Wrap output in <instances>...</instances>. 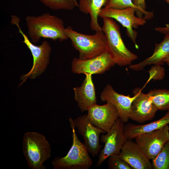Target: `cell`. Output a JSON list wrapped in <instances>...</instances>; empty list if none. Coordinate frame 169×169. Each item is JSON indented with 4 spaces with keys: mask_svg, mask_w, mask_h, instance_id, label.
Returning a JSON list of instances; mask_svg holds the SVG:
<instances>
[{
    "mask_svg": "<svg viewBox=\"0 0 169 169\" xmlns=\"http://www.w3.org/2000/svg\"><path fill=\"white\" fill-rule=\"evenodd\" d=\"M102 31L107 40L109 52L115 64L120 66L130 65L138 58L125 46L121 38L119 25L113 19L103 18Z\"/></svg>",
    "mask_w": 169,
    "mask_h": 169,
    "instance_id": "cell-3",
    "label": "cell"
},
{
    "mask_svg": "<svg viewBox=\"0 0 169 169\" xmlns=\"http://www.w3.org/2000/svg\"><path fill=\"white\" fill-rule=\"evenodd\" d=\"M28 34L32 42H38L41 38L63 41L68 39L64 32L62 20L46 13L38 16H28L25 18Z\"/></svg>",
    "mask_w": 169,
    "mask_h": 169,
    "instance_id": "cell-1",
    "label": "cell"
},
{
    "mask_svg": "<svg viewBox=\"0 0 169 169\" xmlns=\"http://www.w3.org/2000/svg\"><path fill=\"white\" fill-rule=\"evenodd\" d=\"M87 114L92 123L107 133L119 118L118 110L111 103L107 102L103 105L96 104L90 106Z\"/></svg>",
    "mask_w": 169,
    "mask_h": 169,
    "instance_id": "cell-12",
    "label": "cell"
},
{
    "mask_svg": "<svg viewBox=\"0 0 169 169\" xmlns=\"http://www.w3.org/2000/svg\"><path fill=\"white\" fill-rule=\"evenodd\" d=\"M133 97L125 95L116 92L112 86L107 84L101 93L100 97L103 102H109L117 109L119 118L124 123H127L129 119L131 104L137 96L136 93L133 92Z\"/></svg>",
    "mask_w": 169,
    "mask_h": 169,
    "instance_id": "cell-14",
    "label": "cell"
},
{
    "mask_svg": "<svg viewBox=\"0 0 169 169\" xmlns=\"http://www.w3.org/2000/svg\"><path fill=\"white\" fill-rule=\"evenodd\" d=\"M163 62H169V56L166 57L162 60Z\"/></svg>",
    "mask_w": 169,
    "mask_h": 169,
    "instance_id": "cell-28",
    "label": "cell"
},
{
    "mask_svg": "<svg viewBox=\"0 0 169 169\" xmlns=\"http://www.w3.org/2000/svg\"><path fill=\"white\" fill-rule=\"evenodd\" d=\"M119 157L134 169H153L150 159L136 142L127 140L123 145Z\"/></svg>",
    "mask_w": 169,
    "mask_h": 169,
    "instance_id": "cell-15",
    "label": "cell"
},
{
    "mask_svg": "<svg viewBox=\"0 0 169 169\" xmlns=\"http://www.w3.org/2000/svg\"><path fill=\"white\" fill-rule=\"evenodd\" d=\"M134 4L139 11L138 17L145 18L146 20L151 19L154 16L153 12L146 10V5L145 0H132Z\"/></svg>",
    "mask_w": 169,
    "mask_h": 169,
    "instance_id": "cell-25",
    "label": "cell"
},
{
    "mask_svg": "<svg viewBox=\"0 0 169 169\" xmlns=\"http://www.w3.org/2000/svg\"><path fill=\"white\" fill-rule=\"evenodd\" d=\"M124 123L119 118L105 135L101 136L100 140L105 144L100 151L96 166H100L110 156L119 155L128 140L124 134Z\"/></svg>",
    "mask_w": 169,
    "mask_h": 169,
    "instance_id": "cell-8",
    "label": "cell"
},
{
    "mask_svg": "<svg viewBox=\"0 0 169 169\" xmlns=\"http://www.w3.org/2000/svg\"><path fill=\"white\" fill-rule=\"evenodd\" d=\"M135 139L142 151L150 160H152L169 141V126L167 125L152 132L140 135Z\"/></svg>",
    "mask_w": 169,
    "mask_h": 169,
    "instance_id": "cell-9",
    "label": "cell"
},
{
    "mask_svg": "<svg viewBox=\"0 0 169 169\" xmlns=\"http://www.w3.org/2000/svg\"><path fill=\"white\" fill-rule=\"evenodd\" d=\"M147 94L158 110H169V90L154 89L150 90Z\"/></svg>",
    "mask_w": 169,
    "mask_h": 169,
    "instance_id": "cell-20",
    "label": "cell"
},
{
    "mask_svg": "<svg viewBox=\"0 0 169 169\" xmlns=\"http://www.w3.org/2000/svg\"><path fill=\"white\" fill-rule=\"evenodd\" d=\"M169 65V62L166 63Z\"/></svg>",
    "mask_w": 169,
    "mask_h": 169,
    "instance_id": "cell-29",
    "label": "cell"
},
{
    "mask_svg": "<svg viewBox=\"0 0 169 169\" xmlns=\"http://www.w3.org/2000/svg\"><path fill=\"white\" fill-rule=\"evenodd\" d=\"M169 124V110L161 119L145 125L128 123L125 125L124 134L128 140L135 139L138 136L159 129Z\"/></svg>",
    "mask_w": 169,
    "mask_h": 169,
    "instance_id": "cell-18",
    "label": "cell"
},
{
    "mask_svg": "<svg viewBox=\"0 0 169 169\" xmlns=\"http://www.w3.org/2000/svg\"><path fill=\"white\" fill-rule=\"evenodd\" d=\"M156 31L165 34L169 33V23L164 27H157L155 28Z\"/></svg>",
    "mask_w": 169,
    "mask_h": 169,
    "instance_id": "cell-27",
    "label": "cell"
},
{
    "mask_svg": "<svg viewBox=\"0 0 169 169\" xmlns=\"http://www.w3.org/2000/svg\"><path fill=\"white\" fill-rule=\"evenodd\" d=\"M129 7H133L136 9L135 13L136 16L138 17V9L134 4L132 0H108L107 4L104 8L122 9Z\"/></svg>",
    "mask_w": 169,
    "mask_h": 169,
    "instance_id": "cell-23",
    "label": "cell"
},
{
    "mask_svg": "<svg viewBox=\"0 0 169 169\" xmlns=\"http://www.w3.org/2000/svg\"><path fill=\"white\" fill-rule=\"evenodd\" d=\"M115 64L109 51L95 57L81 59L74 58L71 63L72 70L74 73L101 74Z\"/></svg>",
    "mask_w": 169,
    "mask_h": 169,
    "instance_id": "cell-10",
    "label": "cell"
},
{
    "mask_svg": "<svg viewBox=\"0 0 169 169\" xmlns=\"http://www.w3.org/2000/svg\"><path fill=\"white\" fill-rule=\"evenodd\" d=\"M148 72L150 76L148 82L152 79L154 80H161L165 76V69L160 65H154Z\"/></svg>",
    "mask_w": 169,
    "mask_h": 169,
    "instance_id": "cell-26",
    "label": "cell"
},
{
    "mask_svg": "<svg viewBox=\"0 0 169 169\" xmlns=\"http://www.w3.org/2000/svg\"><path fill=\"white\" fill-rule=\"evenodd\" d=\"M20 21V19L17 16H11V23L17 27L18 32L23 38L22 42L30 50L33 59L31 69L27 74L23 75L21 77L22 82L20 84H22L28 77L32 79H35L44 71L49 63L51 49L49 43L46 40L43 41L39 46L33 44L20 28L19 25Z\"/></svg>",
    "mask_w": 169,
    "mask_h": 169,
    "instance_id": "cell-6",
    "label": "cell"
},
{
    "mask_svg": "<svg viewBox=\"0 0 169 169\" xmlns=\"http://www.w3.org/2000/svg\"><path fill=\"white\" fill-rule=\"evenodd\" d=\"M154 169H169V141L156 157L152 160Z\"/></svg>",
    "mask_w": 169,
    "mask_h": 169,
    "instance_id": "cell-22",
    "label": "cell"
},
{
    "mask_svg": "<svg viewBox=\"0 0 169 169\" xmlns=\"http://www.w3.org/2000/svg\"><path fill=\"white\" fill-rule=\"evenodd\" d=\"M108 165L109 169H133L126 162L121 159L119 155H113L109 157Z\"/></svg>",
    "mask_w": 169,
    "mask_h": 169,
    "instance_id": "cell-24",
    "label": "cell"
},
{
    "mask_svg": "<svg viewBox=\"0 0 169 169\" xmlns=\"http://www.w3.org/2000/svg\"><path fill=\"white\" fill-rule=\"evenodd\" d=\"M136 9L133 7L118 9L102 8L100 10L99 17L103 18L108 17L115 19L126 29L127 35L138 49V46L136 42L137 32L133 29H136L140 26L144 25L146 20L135 15Z\"/></svg>",
    "mask_w": 169,
    "mask_h": 169,
    "instance_id": "cell-7",
    "label": "cell"
},
{
    "mask_svg": "<svg viewBox=\"0 0 169 169\" xmlns=\"http://www.w3.org/2000/svg\"><path fill=\"white\" fill-rule=\"evenodd\" d=\"M169 56V33L165 34L163 40L160 43H156L154 52L150 57L137 64L131 65L129 68L134 71L143 69L147 65H163V60Z\"/></svg>",
    "mask_w": 169,
    "mask_h": 169,
    "instance_id": "cell-17",
    "label": "cell"
},
{
    "mask_svg": "<svg viewBox=\"0 0 169 169\" xmlns=\"http://www.w3.org/2000/svg\"><path fill=\"white\" fill-rule=\"evenodd\" d=\"M108 0H79L78 8L79 11L90 17V27L96 32H103L98 22L100 11L108 3Z\"/></svg>",
    "mask_w": 169,
    "mask_h": 169,
    "instance_id": "cell-19",
    "label": "cell"
},
{
    "mask_svg": "<svg viewBox=\"0 0 169 169\" xmlns=\"http://www.w3.org/2000/svg\"><path fill=\"white\" fill-rule=\"evenodd\" d=\"M73 120L69 119L72 130V144L67 155L63 157H56L52 161L54 169H89L93 164L84 143L77 136Z\"/></svg>",
    "mask_w": 169,
    "mask_h": 169,
    "instance_id": "cell-5",
    "label": "cell"
},
{
    "mask_svg": "<svg viewBox=\"0 0 169 169\" xmlns=\"http://www.w3.org/2000/svg\"><path fill=\"white\" fill-rule=\"evenodd\" d=\"M22 148L30 168H46L43 163L51 156V147L44 135L34 131L26 133L23 137Z\"/></svg>",
    "mask_w": 169,
    "mask_h": 169,
    "instance_id": "cell-4",
    "label": "cell"
},
{
    "mask_svg": "<svg viewBox=\"0 0 169 169\" xmlns=\"http://www.w3.org/2000/svg\"><path fill=\"white\" fill-rule=\"evenodd\" d=\"M85 74V77L81 85L73 88L75 100L81 112L87 111L90 106L97 102L92 74Z\"/></svg>",
    "mask_w": 169,
    "mask_h": 169,
    "instance_id": "cell-16",
    "label": "cell"
},
{
    "mask_svg": "<svg viewBox=\"0 0 169 169\" xmlns=\"http://www.w3.org/2000/svg\"><path fill=\"white\" fill-rule=\"evenodd\" d=\"M44 5L53 10H72L79 4L77 0H38Z\"/></svg>",
    "mask_w": 169,
    "mask_h": 169,
    "instance_id": "cell-21",
    "label": "cell"
},
{
    "mask_svg": "<svg viewBox=\"0 0 169 169\" xmlns=\"http://www.w3.org/2000/svg\"><path fill=\"white\" fill-rule=\"evenodd\" d=\"M141 90L139 88L133 90L137 95L131 104L129 115V119L140 123L153 119L158 110L148 94Z\"/></svg>",
    "mask_w": 169,
    "mask_h": 169,
    "instance_id": "cell-13",
    "label": "cell"
},
{
    "mask_svg": "<svg viewBox=\"0 0 169 169\" xmlns=\"http://www.w3.org/2000/svg\"><path fill=\"white\" fill-rule=\"evenodd\" d=\"M73 121L78 133L83 138L84 143L89 153L94 157L97 156L102 146L100 144V135L105 132L94 125L87 115L79 116Z\"/></svg>",
    "mask_w": 169,
    "mask_h": 169,
    "instance_id": "cell-11",
    "label": "cell"
},
{
    "mask_svg": "<svg viewBox=\"0 0 169 169\" xmlns=\"http://www.w3.org/2000/svg\"><path fill=\"white\" fill-rule=\"evenodd\" d=\"M64 31L73 47L78 51L79 59L92 58L109 51L107 39L103 32L87 34L74 30L70 26L65 28Z\"/></svg>",
    "mask_w": 169,
    "mask_h": 169,
    "instance_id": "cell-2",
    "label": "cell"
}]
</instances>
